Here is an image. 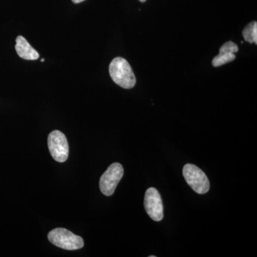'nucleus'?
I'll list each match as a JSON object with an SVG mask.
<instances>
[{"mask_svg":"<svg viewBox=\"0 0 257 257\" xmlns=\"http://www.w3.org/2000/svg\"><path fill=\"white\" fill-rule=\"evenodd\" d=\"M41 62H45V59H42Z\"/></svg>","mask_w":257,"mask_h":257,"instance_id":"obj_13","label":"nucleus"},{"mask_svg":"<svg viewBox=\"0 0 257 257\" xmlns=\"http://www.w3.org/2000/svg\"><path fill=\"white\" fill-rule=\"evenodd\" d=\"M72 1L74 3H75V4H79V3L84 2V0H72Z\"/></svg>","mask_w":257,"mask_h":257,"instance_id":"obj_11","label":"nucleus"},{"mask_svg":"<svg viewBox=\"0 0 257 257\" xmlns=\"http://www.w3.org/2000/svg\"><path fill=\"white\" fill-rule=\"evenodd\" d=\"M15 50L19 57L26 60H36L40 57L38 52L29 44L28 40L23 36L16 39Z\"/></svg>","mask_w":257,"mask_h":257,"instance_id":"obj_7","label":"nucleus"},{"mask_svg":"<svg viewBox=\"0 0 257 257\" xmlns=\"http://www.w3.org/2000/svg\"><path fill=\"white\" fill-rule=\"evenodd\" d=\"M124 175V169L119 163L111 164L106 172L103 174L99 181V188L105 196L114 194L115 189Z\"/></svg>","mask_w":257,"mask_h":257,"instance_id":"obj_4","label":"nucleus"},{"mask_svg":"<svg viewBox=\"0 0 257 257\" xmlns=\"http://www.w3.org/2000/svg\"><path fill=\"white\" fill-rule=\"evenodd\" d=\"M183 176L191 188L197 194H204L209 192L210 183L207 175L199 167L187 164L183 168Z\"/></svg>","mask_w":257,"mask_h":257,"instance_id":"obj_3","label":"nucleus"},{"mask_svg":"<svg viewBox=\"0 0 257 257\" xmlns=\"http://www.w3.org/2000/svg\"><path fill=\"white\" fill-rule=\"evenodd\" d=\"M48 239L51 243L63 249L77 250L84 246V240L81 236L63 228L52 230L49 233Z\"/></svg>","mask_w":257,"mask_h":257,"instance_id":"obj_2","label":"nucleus"},{"mask_svg":"<svg viewBox=\"0 0 257 257\" xmlns=\"http://www.w3.org/2000/svg\"><path fill=\"white\" fill-rule=\"evenodd\" d=\"M111 78L117 85L124 89H132L136 84V77L127 61L122 57H116L109 64Z\"/></svg>","mask_w":257,"mask_h":257,"instance_id":"obj_1","label":"nucleus"},{"mask_svg":"<svg viewBox=\"0 0 257 257\" xmlns=\"http://www.w3.org/2000/svg\"><path fill=\"white\" fill-rule=\"evenodd\" d=\"M242 35L243 38L246 42L249 43L257 44V23L256 21L251 22L246 25V28L243 30Z\"/></svg>","mask_w":257,"mask_h":257,"instance_id":"obj_8","label":"nucleus"},{"mask_svg":"<svg viewBox=\"0 0 257 257\" xmlns=\"http://www.w3.org/2000/svg\"><path fill=\"white\" fill-rule=\"evenodd\" d=\"M236 58L234 53L231 52H226V51L219 50V54L216 56L212 60V65L214 67H220L226 63L232 62Z\"/></svg>","mask_w":257,"mask_h":257,"instance_id":"obj_9","label":"nucleus"},{"mask_svg":"<svg viewBox=\"0 0 257 257\" xmlns=\"http://www.w3.org/2000/svg\"><path fill=\"white\" fill-rule=\"evenodd\" d=\"M49 150L54 160L64 162L69 156V145L67 138L62 132L55 130L48 137Z\"/></svg>","mask_w":257,"mask_h":257,"instance_id":"obj_5","label":"nucleus"},{"mask_svg":"<svg viewBox=\"0 0 257 257\" xmlns=\"http://www.w3.org/2000/svg\"><path fill=\"white\" fill-rule=\"evenodd\" d=\"M140 2H141V3H145V2H146L147 0H140Z\"/></svg>","mask_w":257,"mask_h":257,"instance_id":"obj_12","label":"nucleus"},{"mask_svg":"<svg viewBox=\"0 0 257 257\" xmlns=\"http://www.w3.org/2000/svg\"><path fill=\"white\" fill-rule=\"evenodd\" d=\"M220 51H226V52H231V53H236L239 51L237 45L234 42L229 41L224 44L219 49Z\"/></svg>","mask_w":257,"mask_h":257,"instance_id":"obj_10","label":"nucleus"},{"mask_svg":"<svg viewBox=\"0 0 257 257\" xmlns=\"http://www.w3.org/2000/svg\"><path fill=\"white\" fill-rule=\"evenodd\" d=\"M145 208L152 220L160 221L164 218L163 203L160 193L151 187L145 193Z\"/></svg>","mask_w":257,"mask_h":257,"instance_id":"obj_6","label":"nucleus"}]
</instances>
